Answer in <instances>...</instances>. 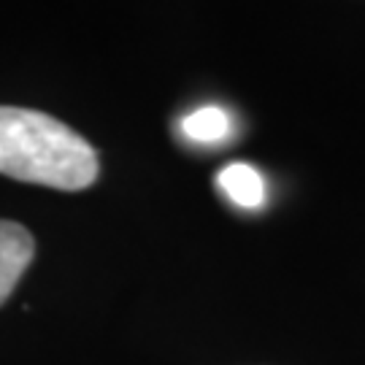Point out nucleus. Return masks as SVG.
Returning <instances> with one entry per match:
<instances>
[{
	"label": "nucleus",
	"mask_w": 365,
	"mask_h": 365,
	"mask_svg": "<svg viewBox=\"0 0 365 365\" xmlns=\"http://www.w3.org/2000/svg\"><path fill=\"white\" fill-rule=\"evenodd\" d=\"M36 257V241L19 222L0 220V306L9 300L16 282Z\"/></svg>",
	"instance_id": "nucleus-2"
},
{
	"label": "nucleus",
	"mask_w": 365,
	"mask_h": 365,
	"mask_svg": "<svg viewBox=\"0 0 365 365\" xmlns=\"http://www.w3.org/2000/svg\"><path fill=\"white\" fill-rule=\"evenodd\" d=\"M222 195L238 209H260L265 203V182H262L260 170L247 165V163H230L220 170L217 176Z\"/></svg>",
	"instance_id": "nucleus-3"
},
{
	"label": "nucleus",
	"mask_w": 365,
	"mask_h": 365,
	"mask_svg": "<svg viewBox=\"0 0 365 365\" xmlns=\"http://www.w3.org/2000/svg\"><path fill=\"white\" fill-rule=\"evenodd\" d=\"M98 152L60 119L0 106V173L52 190H87L98 179Z\"/></svg>",
	"instance_id": "nucleus-1"
},
{
	"label": "nucleus",
	"mask_w": 365,
	"mask_h": 365,
	"mask_svg": "<svg viewBox=\"0 0 365 365\" xmlns=\"http://www.w3.org/2000/svg\"><path fill=\"white\" fill-rule=\"evenodd\" d=\"M230 114L220 106H203L182 119V133L195 144H220L230 135Z\"/></svg>",
	"instance_id": "nucleus-4"
}]
</instances>
